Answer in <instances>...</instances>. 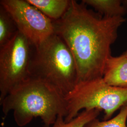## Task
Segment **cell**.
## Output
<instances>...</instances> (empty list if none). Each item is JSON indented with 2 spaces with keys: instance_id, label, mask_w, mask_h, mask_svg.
<instances>
[{
  "instance_id": "cell-3",
  "label": "cell",
  "mask_w": 127,
  "mask_h": 127,
  "mask_svg": "<svg viewBox=\"0 0 127 127\" xmlns=\"http://www.w3.org/2000/svg\"><path fill=\"white\" fill-rule=\"evenodd\" d=\"M30 76L47 82L65 97L78 82L77 65L65 41L53 33L33 46Z\"/></svg>"
},
{
  "instance_id": "cell-11",
  "label": "cell",
  "mask_w": 127,
  "mask_h": 127,
  "mask_svg": "<svg viewBox=\"0 0 127 127\" xmlns=\"http://www.w3.org/2000/svg\"><path fill=\"white\" fill-rule=\"evenodd\" d=\"M100 112L98 109L84 110L68 123L64 121L63 116L59 115L52 127H84L87 123L97 118Z\"/></svg>"
},
{
  "instance_id": "cell-2",
  "label": "cell",
  "mask_w": 127,
  "mask_h": 127,
  "mask_svg": "<svg viewBox=\"0 0 127 127\" xmlns=\"http://www.w3.org/2000/svg\"><path fill=\"white\" fill-rule=\"evenodd\" d=\"M0 104L5 117L12 112L20 127L37 117L41 118L44 127H50L59 115H67L64 96L47 82L32 77L14 88Z\"/></svg>"
},
{
  "instance_id": "cell-13",
  "label": "cell",
  "mask_w": 127,
  "mask_h": 127,
  "mask_svg": "<svg viewBox=\"0 0 127 127\" xmlns=\"http://www.w3.org/2000/svg\"><path fill=\"white\" fill-rule=\"evenodd\" d=\"M124 54L125 55H126V56L127 57V50H126V51H125L124 53Z\"/></svg>"
},
{
  "instance_id": "cell-12",
  "label": "cell",
  "mask_w": 127,
  "mask_h": 127,
  "mask_svg": "<svg viewBox=\"0 0 127 127\" xmlns=\"http://www.w3.org/2000/svg\"><path fill=\"white\" fill-rule=\"evenodd\" d=\"M127 103L121 108L119 113L114 117L101 122L96 118L87 123L84 127H127Z\"/></svg>"
},
{
  "instance_id": "cell-5",
  "label": "cell",
  "mask_w": 127,
  "mask_h": 127,
  "mask_svg": "<svg viewBox=\"0 0 127 127\" xmlns=\"http://www.w3.org/2000/svg\"><path fill=\"white\" fill-rule=\"evenodd\" d=\"M33 46L18 31L0 47V103L14 88L30 78Z\"/></svg>"
},
{
  "instance_id": "cell-9",
  "label": "cell",
  "mask_w": 127,
  "mask_h": 127,
  "mask_svg": "<svg viewBox=\"0 0 127 127\" xmlns=\"http://www.w3.org/2000/svg\"><path fill=\"white\" fill-rule=\"evenodd\" d=\"M53 21L62 18L69 8L71 0H27Z\"/></svg>"
},
{
  "instance_id": "cell-4",
  "label": "cell",
  "mask_w": 127,
  "mask_h": 127,
  "mask_svg": "<svg viewBox=\"0 0 127 127\" xmlns=\"http://www.w3.org/2000/svg\"><path fill=\"white\" fill-rule=\"evenodd\" d=\"M69 122L82 109H98L104 112V121L110 119L115 111L127 103V88L112 86L103 78L77 83L64 97Z\"/></svg>"
},
{
  "instance_id": "cell-8",
  "label": "cell",
  "mask_w": 127,
  "mask_h": 127,
  "mask_svg": "<svg viewBox=\"0 0 127 127\" xmlns=\"http://www.w3.org/2000/svg\"><path fill=\"white\" fill-rule=\"evenodd\" d=\"M82 2L93 7L105 18L123 17L127 14V0H83Z\"/></svg>"
},
{
  "instance_id": "cell-1",
  "label": "cell",
  "mask_w": 127,
  "mask_h": 127,
  "mask_svg": "<svg viewBox=\"0 0 127 127\" xmlns=\"http://www.w3.org/2000/svg\"><path fill=\"white\" fill-rule=\"evenodd\" d=\"M125 21L123 17H104L74 0L63 17L53 21L55 33L65 41L74 58L77 83L103 78L112 56L111 46Z\"/></svg>"
},
{
  "instance_id": "cell-7",
  "label": "cell",
  "mask_w": 127,
  "mask_h": 127,
  "mask_svg": "<svg viewBox=\"0 0 127 127\" xmlns=\"http://www.w3.org/2000/svg\"><path fill=\"white\" fill-rule=\"evenodd\" d=\"M103 79L112 86L127 88V57L124 54L107 59Z\"/></svg>"
},
{
  "instance_id": "cell-6",
  "label": "cell",
  "mask_w": 127,
  "mask_h": 127,
  "mask_svg": "<svg viewBox=\"0 0 127 127\" xmlns=\"http://www.w3.org/2000/svg\"><path fill=\"white\" fill-rule=\"evenodd\" d=\"M0 5L10 14L18 31L33 46L54 33L53 21L27 0H1Z\"/></svg>"
},
{
  "instance_id": "cell-10",
  "label": "cell",
  "mask_w": 127,
  "mask_h": 127,
  "mask_svg": "<svg viewBox=\"0 0 127 127\" xmlns=\"http://www.w3.org/2000/svg\"><path fill=\"white\" fill-rule=\"evenodd\" d=\"M18 31L10 14L0 5V47L7 43Z\"/></svg>"
}]
</instances>
